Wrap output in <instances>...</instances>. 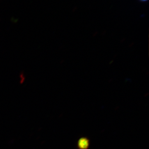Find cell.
Masks as SVG:
<instances>
[{
    "mask_svg": "<svg viewBox=\"0 0 149 149\" xmlns=\"http://www.w3.org/2000/svg\"><path fill=\"white\" fill-rule=\"evenodd\" d=\"M90 146V140L86 137H82L77 141V147L78 149H88Z\"/></svg>",
    "mask_w": 149,
    "mask_h": 149,
    "instance_id": "1",
    "label": "cell"
},
{
    "mask_svg": "<svg viewBox=\"0 0 149 149\" xmlns=\"http://www.w3.org/2000/svg\"><path fill=\"white\" fill-rule=\"evenodd\" d=\"M140 1H141L142 2H145L146 1H148V0H140Z\"/></svg>",
    "mask_w": 149,
    "mask_h": 149,
    "instance_id": "2",
    "label": "cell"
}]
</instances>
